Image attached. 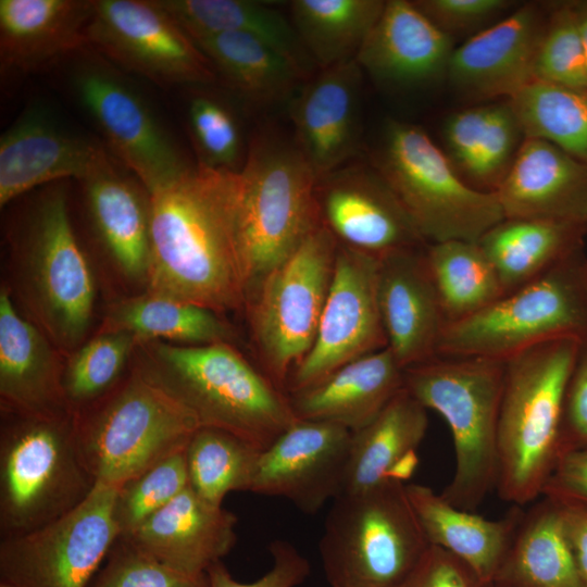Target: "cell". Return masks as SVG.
Wrapping results in <instances>:
<instances>
[{"instance_id":"obj_56","label":"cell","mask_w":587,"mask_h":587,"mask_svg":"<svg viewBox=\"0 0 587 587\" xmlns=\"http://www.w3.org/2000/svg\"><path fill=\"white\" fill-rule=\"evenodd\" d=\"M584 275L587 283V259L585 260V263H584Z\"/></svg>"},{"instance_id":"obj_1","label":"cell","mask_w":587,"mask_h":587,"mask_svg":"<svg viewBox=\"0 0 587 587\" xmlns=\"http://www.w3.org/2000/svg\"><path fill=\"white\" fill-rule=\"evenodd\" d=\"M239 171L198 163L149 193L151 266L147 291L218 314L247 302L250 272Z\"/></svg>"},{"instance_id":"obj_25","label":"cell","mask_w":587,"mask_h":587,"mask_svg":"<svg viewBox=\"0 0 587 587\" xmlns=\"http://www.w3.org/2000/svg\"><path fill=\"white\" fill-rule=\"evenodd\" d=\"M495 193L504 218L587 227V164L547 141L525 137Z\"/></svg>"},{"instance_id":"obj_46","label":"cell","mask_w":587,"mask_h":587,"mask_svg":"<svg viewBox=\"0 0 587 587\" xmlns=\"http://www.w3.org/2000/svg\"><path fill=\"white\" fill-rule=\"evenodd\" d=\"M88 587H210L207 573L175 570L118 537Z\"/></svg>"},{"instance_id":"obj_19","label":"cell","mask_w":587,"mask_h":587,"mask_svg":"<svg viewBox=\"0 0 587 587\" xmlns=\"http://www.w3.org/2000/svg\"><path fill=\"white\" fill-rule=\"evenodd\" d=\"M317 198L322 222L341 245L377 258L427 245L372 165L320 177Z\"/></svg>"},{"instance_id":"obj_50","label":"cell","mask_w":587,"mask_h":587,"mask_svg":"<svg viewBox=\"0 0 587 587\" xmlns=\"http://www.w3.org/2000/svg\"><path fill=\"white\" fill-rule=\"evenodd\" d=\"M587 448V340L582 342L566 388L560 438V458ZM559 458V459H560Z\"/></svg>"},{"instance_id":"obj_43","label":"cell","mask_w":587,"mask_h":587,"mask_svg":"<svg viewBox=\"0 0 587 587\" xmlns=\"http://www.w3.org/2000/svg\"><path fill=\"white\" fill-rule=\"evenodd\" d=\"M534 80L587 89V70L575 1L548 11L534 63Z\"/></svg>"},{"instance_id":"obj_21","label":"cell","mask_w":587,"mask_h":587,"mask_svg":"<svg viewBox=\"0 0 587 587\" xmlns=\"http://www.w3.org/2000/svg\"><path fill=\"white\" fill-rule=\"evenodd\" d=\"M425 247L378 258L377 295L387 347L403 370L436 357L447 326Z\"/></svg>"},{"instance_id":"obj_49","label":"cell","mask_w":587,"mask_h":587,"mask_svg":"<svg viewBox=\"0 0 587 587\" xmlns=\"http://www.w3.org/2000/svg\"><path fill=\"white\" fill-rule=\"evenodd\" d=\"M397 587H486L476 574L449 551L429 545Z\"/></svg>"},{"instance_id":"obj_40","label":"cell","mask_w":587,"mask_h":587,"mask_svg":"<svg viewBox=\"0 0 587 587\" xmlns=\"http://www.w3.org/2000/svg\"><path fill=\"white\" fill-rule=\"evenodd\" d=\"M507 102L526 138L552 143L587 164V89L533 80Z\"/></svg>"},{"instance_id":"obj_42","label":"cell","mask_w":587,"mask_h":587,"mask_svg":"<svg viewBox=\"0 0 587 587\" xmlns=\"http://www.w3.org/2000/svg\"><path fill=\"white\" fill-rule=\"evenodd\" d=\"M137 344L128 332H98L68 355L63 389L74 414L104 397L126 376Z\"/></svg>"},{"instance_id":"obj_6","label":"cell","mask_w":587,"mask_h":587,"mask_svg":"<svg viewBox=\"0 0 587 587\" xmlns=\"http://www.w3.org/2000/svg\"><path fill=\"white\" fill-rule=\"evenodd\" d=\"M96 484L79 454L74 414L43 419L1 413L0 539L65 515Z\"/></svg>"},{"instance_id":"obj_34","label":"cell","mask_w":587,"mask_h":587,"mask_svg":"<svg viewBox=\"0 0 587 587\" xmlns=\"http://www.w3.org/2000/svg\"><path fill=\"white\" fill-rule=\"evenodd\" d=\"M193 41L215 74L253 105H272L294 97L304 79V67L250 34L222 33Z\"/></svg>"},{"instance_id":"obj_10","label":"cell","mask_w":587,"mask_h":587,"mask_svg":"<svg viewBox=\"0 0 587 587\" xmlns=\"http://www.w3.org/2000/svg\"><path fill=\"white\" fill-rule=\"evenodd\" d=\"M584 249L482 311L446 326L437 355L505 360L558 339L587 340Z\"/></svg>"},{"instance_id":"obj_3","label":"cell","mask_w":587,"mask_h":587,"mask_svg":"<svg viewBox=\"0 0 587 587\" xmlns=\"http://www.w3.org/2000/svg\"><path fill=\"white\" fill-rule=\"evenodd\" d=\"M67 200L65 180L41 187L11 237L17 296L28 319L63 353L83 345L96 295Z\"/></svg>"},{"instance_id":"obj_45","label":"cell","mask_w":587,"mask_h":587,"mask_svg":"<svg viewBox=\"0 0 587 587\" xmlns=\"http://www.w3.org/2000/svg\"><path fill=\"white\" fill-rule=\"evenodd\" d=\"M189 130L200 161L214 167L239 171L242 154L240 127L232 110L210 95H196L187 110Z\"/></svg>"},{"instance_id":"obj_28","label":"cell","mask_w":587,"mask_h":587,"mask_svg":"<svg viewBox=\"0 0 587 587\" xmlns=\"http://www.w3.org/2000/svg\"><path fill=\"white\" fill-rule=\"evenodd\" d=\"M403 367L386 347L288 394V398L299 420L329 422L357 432L403 388Z\"/></svg>"},{"instance_id":"obj_57","label":"cell","mask_w":587,"mask_h":587,"mask_svg":"<svg viewBox=\"0 0 587 587\" xmlns=\"http://www.w3.org/2000/svg\"><path fill=\"white\" fill-rule=\"evenodd\" d=\"M486 587H496V586L489 585V586H486Z\"/></svg>"},{"instance_id":"obj_30","label":"cell","mask_w":587,"mask_h":587,"mask_svg":"<svg viewBox=\"0 0 587 587\" xmlns=\"http://www.w3.org/2000/svg\"><path fill=\"white\" fill-rule=\"evenodd\" d=\"M405 491L428 544L464 562L484 586L491 585L523 516L521 507L488 520L450 504L428 486L405 484Z\"/></svg>"},{"instance_id":"obj_22","label":"cell","mask_w":587,"mask_h":587,"mask_svg":"<svg viewBox=\"0 0 587 587\" xmlns=\"http://www.w3.org/2000/svg\"><path fill=\"white\" fill-rule=\"evenodd\" d=\"M50 339L0 291L1 413L53 419L74 414L65 399V360Z\"/></svg>"},{"instance_id":"obj_33","label":"cell","mask_w":587,"mask_h":587,"mask_svg":"<svg viewBox=\"0 0 587 587\" xmlns=\"http://www.w3.org/2000/svg\"><path fill=\"white\" fill-rule=\"evenodd\" d=\"M587 227L548 220L504 218L477 243L492 264L503 294L536 279L584 249Z\"/></svg>"},{"instance_id":"obj_36","label":"cell","mask_w":587,"mask_h":587,"mask_svg":"<svg viewBox=\"0 0 587 587\" xmlns=\"http://www.w3.org/2000/svg\"><path fill=\"white\" fill-rule=\"evenodd\" d=\"M128 332L138 342L233 344L236 333L221 314L172 297L146 291L114 302L99 332Z\"/></svg>"},{"instance_id":"obj_37","label":"cell","mask_w":587,"mask_h":587,"mask_svg":"<svg viewBox=\"0 0 587 587\" xmlns=\"http://www.w3.org/2000/svg\"><path fill=\"white\" fill-rule=\"evenodd\" d=\"M291 24L308 57L321 68L355 60L379 18L382 0H294Z\"/></svg>"},{"instance_id":"obj_38","label":"cell","mask_w":587,"mask_h":587,"mask_svg":"<svg viewBox=\"0 0 587 587\" xmlns=\"http://www.w3.org/2000/svg\"><path fill=\"white\" fill-rule=\"evenodd\" d=\"M192 38L222 33L255 36L305 68L309 58L290 22L280 13L248 0H157Z\"/></svg>"},{"instance_id":"obj_4","label":"cell","mask_w":587,"mask_h":587,"mask_svg":"<svg viewBox=\"0 0 587 587\" xmlns=\"http://www.w3.org/2000/svg\"><path fill=\"white\" fill-rule=\"evenodd\" d=\"M582 342L551 340L504 360L496 488L513 505L542 496L559 461L565 394Z\"/></svg>"},{"instance_id":"obj_18","label":"cell","mask_w":587,"mask_h":587,"mask_svg":"<svg viewBox=\"0 0 587 587\" xmlns=\"http://www.w3.org/2000/svg\"><path fill=\"white\" fill-rule=\"evenodd\" d=\"M351 437L338 424L297 419L260 452L250 491L316 513L342 492Z\"/></svg>"},{"instance_id":"obj_55","label":"cell","mask_w":587,"mask_h":587,"mask_svg":"<svg viewBox=\"0 0 587 587\" xmlns=\"http://www.w3.org/2000/svg\"><path fill=\"white\" fill-rule=\"evenodd\" d=\"M0 587H18V586H15L5 582H0Z\"/></svg>"},{"instance_id":"obj_48","label":"cell","mask_w":587,"mask_h":587,"mask_svg":"<svg viewBox=\"0 0 587 587\" xmlns=\"http://www.w3.org/2000/svg\"><path fill=\"white\" fill-rule=\"evenodd\" d=\"M268 551L272 566L260 578L238 582L223 561H218L207 570L210 587H297L309 577L311 564L291 542L275 539L268 545Z\"/></svg>"},{"instance_id":"obj_29","label":"cell","mask_w":587,"mask_h":587,"mask_svg":"<svg viewBox=\"0 0 587 587\" xmlns=\"http://www.w3.org/2000/svg\"><path fill=\"white\" fill-rule=\"evenodd\" d=\"M93 0H1L0 60L32 71L88 49Z\"/></svg>"},{"instance_id":"obj_16","label":"cell","mask_w":587,"mask_h":587,"mask_svg":"<svg viewBox=\"0 0 587 587\" xmlns=\"http://www.w3.org/2000/svg\"><path fill=\"white\" fill-rule=\"evenodd\" d=\"M378 258L339 243L314 342L292 370L286 392L309 387L342 365L387 347L378 295Z\"/></svg>"},{"instance_id":"obj_17","label":"cell","mask_w":587,"mask_h":587,"mask_svg":"<svg viewBox=\"0 0 587 587\" xmlns=\"http://www.w3.org/2000/svg\"><path fill=\"white\" fill-rule=\"evenodd\" d=\"M111 153L67 126L48 105L30 103L0 138V207L39 187L85 179Z\"/></svg>"},{"instance_id":"obj_31","label":"cell","mask_w":587,"mask_h":587,"mask_svg":"<svg viewBox=\"0 0 587 587\" xmlns=\"http://www.w3.org/2000/svg\"><path fill=\"white\" fill-rule=\"evenodd\" d=\"M525 139L509 103H488L452 114L444 126L446 154L473 188L495 193Z\"/></svg>"},{"instance_id":"obj_52","label":"cell","mask_w":587,"mask_h":587,"mask_svg":"<svg viewBox=\"0 0 587 587\" xmlns=\"http://www.w3.org/2000/svg\"><path fill=\"white\" fill-rule=\"evenodd\" d=\"M558 502L580 582L587 587V507Z\"/></svg>"},{"instance_id":"obj_39","label":"cell","mask_w":587,"mask_h":587,"mask_svg":"<svg viewBox=\"0 0 587 587\" xmlns=\"http://www.w3.org/2000/svg\"><path fill=\"white\" fill-rule=\"evenodd\" d=\"M424 253L447 325L482 311L504 295L477 241L427 243Z\"/></svg>"},{"instance_id":"obj_20","label":"cell","mask_w":587,"mask_h":587,"mask_svg":"<svg viewBox=\"0 0 587 587\" xmlns=\"http://www.w3.org/2000/svg\"><path fill=\"white\" fill-rule=\"evenodd\" d=\"M548 13L526 3L454 48L451 85L473 99H509L534 80V63Z\"/></svg>"},{"instance_id":"obj_9","label":"cell","mask_w":587,"mask_h":587,"mask_svg":"<svg viewBox=\"0 0 587 587\" xmlns=\"http://www.w3.org/2000/svg\"><path fill=\"white\" fill-rule=\"evenodd\" d=\"M371 165L427 243L477 241L504 220L496 193L471 187L417 125L389 121Z\"/></svg>"},{"instance_id":"obj_15","label":"cell","mask_w":587,"mask_h":587,"mask_svg":"<svg viewBox=\"0 0 587 587\" xmlns=\"http://www.w3.org/2000/svg\"><path fill=\"white\" fill-rule=\"evenodd\" d=\"M88 49L159 85H208L214 68L157 0H93Z\"/></svg>"},{"instance_id":"obj_2","label":"cell","mask_w":587,"mask_h":587,"mask_svg":"<svg viewBox=\"0 0 587 587\" xmlns=\"http://www.w3.org/2000/svg\"><path fill=\"white\" fill-rule=\"evenodd\" d=\"M130 367L189 410L201 427L234 434L260 451L297 420L288 395L233 344L140 341Z\"/></svg>"},{"instance_id":"obj_26","label":"cell","mask_w":587,"mask_h":587,"mask_svg":"<svg viewBox=\"0 0 587 587\" xmlns=\"http://www.w3.org/2000/svg\"><path fill=\"white\" fill-rule=\"evenodd\" d=\"M238 519L189 486L132 533L121 536L160 562L188 574H203L237 541Z\"/></svg>"},{"instance_id":"obj_27","label":"cell","mask_w":587,"mask_h":587,"mask_svg":"<svg viewBox=\"0 0 587 587\" xmlns=\"http://www.w3.org/2000/svg\"><path fill=\"white\" fill-rule=\"evenodd\" d=\"M80 183L100 243L126 279L147 287L151 266L149 192L114 158Z\"/></svg>"},{"instance_id":"obj_5","label":"cell","mask_w":587,"mask_h":587,"mask_svg":"<svg viewBox=\"0 0 587 587\" xmlns=\"http://www.w3.org/2000/svg\"><path fill=\"white\" fill-rule=\"evenodd\" d=\"M504 372V360L482 357L436 355L404 369L403 387L451 430L455 470L440 495L461 510L474 512L497 487Z\"/></svg>"},{"instance_id":"obj_35","label":"cell","mask_w":587,"mask_h":587,"mask_svg":"<svg viewBox=\"0 0 587 587\" xmlns=\"http://www.w3.org/2000/svg\"><path fill=\"white\" fill-rule=\"evenodd\" d=\"M427 427V409L403 387L375 419L352 432L341 494L364 491L388 480L390 469L419 448Z\"/></svg>"},{"instance_id":"obj_53","label":"cell","mask_w":587,"mask_h":587,"mask_svg":"<svg viewBox=\"0 0 587 587\" xmlns=\"http://www.w3.org/2000/svg\"><path fill=\"white\" fill-rule=\"evenodd\" d=\"M419 464L416 450L408 452L390 469L387 478L404 483L410 478Z\"/></svg>"},{"instance_id":"obj_13","label":"cell","mask_w":587,"mask_h":587,"mask_svg":"<svg viewBox=\"0 0 587 587\" xmlns=\"http://www.w3.org/2000/svg\"><path fill=\"white\" fill-rule=\"evenodd\" d=\"M77 57L70 76L72 91L111 155L149 193L185 174L192 165L120 68L90 49Z\"/></svg>"},{"instance_id":"obj_54","label":"cell","mask_w":587,"mask_h":587,"mask_svg":"<svg viewBox=\"0 0 587 587\" xmlns=\"http://www.w3.org/2000/svg\"><path fill=\"white\" fill-rule=\"evenodd\" d=\"M587 70V1H575Z\"/></svg>"},{"instance_id":"obj_47","label":"cell","mask_w":587,"mask_h":587,"mask_svg":"<svg viewBox=\"0 0 587 587\" xmlns=\"http://www.w3.org/2000/svg\"><path fill=\"white\" fill-rule=\"evenodd\" d=\"M414 4L445 34H477L491 25L511 5L508 0H415ZM470 36V37H471Z\"/></svg>"},{"instance_id":"obj_23","label":"cell","mask_w":587,"mask_h":587,"mask_svg":"<svg viewBox=\"0 0 587 587\" xmlns=\"http://www.w3.org/2000/svg\"><path fill=\"white\" fill-rule=\"evenodd\" d=\"M362 70L355 60L321 68L291 98L296 145L320 177L344 166L360 139Z\"/></svg>"},{"instance_id":"obj_14","label":"cell","mask_w":587,"mask_h":587,"mask_svg":"<svg viewBox=\"0 0 587 587\" xmlns=\"http://www.w3.org/2000/svg\"><path fill=\"white\" fill-rule=\"evenodd\" d=\"M116 492V487L97 483L65 515L0 539V582L18 587H88L120 537Z\"/></svg>"},{"instance_id":"obj_32","label":"cell","mask_w":587,"mask_h":587,"mask_svg":"<svg viewBox=\"0 0 587 587\" xmlns=\"http://www.w3.org/2000/svg\"><path fill=\"white\" fill-rule=\"evenodd\" d=\"M491 585L583 587L558 501L542 496L523 513Z\"/></svg>"},{"instance_id":"obj_11","label":"cell","mask_w":587,"mask_h":587,"mask_svg":"<svg viewBox=\"0 0 587 587\" xmlns=\"http://www.w3.org/2000/svg\"><path fill=\"white\" fill-rule=\"evenodd\" d=\"M239 174L251 288L323 223L319 176L296 142L265 133L251 141Z\"/></svg>"},{"instance_id":"obj_24","label":"cell","mask_w":587,"mask_h":587,"mask_svg":"<svg viewBox=\"0 0 587 587\" xmlns=\"http://www.w3.org/2000/svg\"><path fill=\"white\" fill-rule=\"evenodd\" d=\"M453 50V39L413 1L389 0L355 61L378 84L409 88L447 76Z\"/></svg>"},{"instance_id":"obj_51","label":"cell","mask_w":587,"mask_h":587,"mask_svg":"<svg viewBox=\"0 0 587 587\" xmlns=\"http://www.w3.org/2000/svg\"><path fill=\"white\" fill-rule=\"evenodd\" d=\"M542 496L587 507V448L569 452L559 459Z\"/></svg>"},{"instance_id":"obj_7","label":"cell","mask_w":587,"mask_h":587,"mask_svg":"<svg viewBox=\"0 0 587 587\" xmlns=\"http://www.w3.org/2000/svg\"><path fill=\"white\" fill-rule=\"evenodd\" d=\"M79 454L97 483L121 487L184 450L195 415L129 367L104 397L74 414Z\"/></svg>"},{"instance_id":"obj_8","label":"cell","mask_w":587,"mask_h":587,"mask_svg":"<svg viewBox=\"0 0 587 587\" xmlns=\"http://www.w3.org/2000/svg\"><path fill=\"white\" fill-rule=\"evenodd\" d=\"M332 502L319 542L330 587H397L429 546L404 483L388 479Z\"/></svg>"},{"instance_id":"obj_41","label":"cell","mask_w":587,"mask_h":587,"mask_svg":"<svg viewBox=\"0 0 587 587\" xmlns=\"http://www.w3.org/2000/svg\"><path fill=\"white\" fill-rule=\"evenodd\" d=\"M260 450L228 432L199 427L186 449L188 486L203 500L222 505L230 491H250Z\"/></svg>"},{"instance_id":"obj_44","label":"cell","mask_w":587,"mask_h":587,"mask_svg":"<svg viewBox=\"0 0 587 587\" xmlns=\"http://www.w3.org/2000/svg\"><path fill=\"white\" fill-rule=\"evenodd\" d=\"M185 449L117 488L114 517L120 537L135 530L188 487Z\"/></svg>"},{"instance_id":"obj_12","label":"cell","mask_w":587,"mask_h":587,"mask_svg":"<svg viewBox=\"0 0 587 587\" xmlns=\"http://www.w3.org/2000/svg\"><path fill=\"white\" fill-rule=\"evenodd\" d=\"M339 242L324 223L250 288L246 304L262 372L280 390L311 349Z\"/></svg>"}]
</instances>
